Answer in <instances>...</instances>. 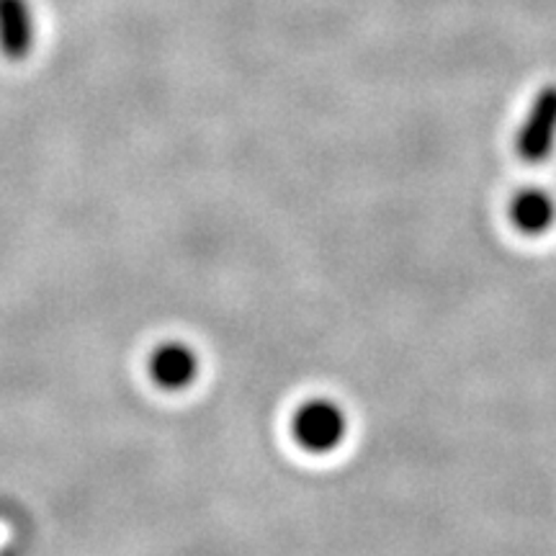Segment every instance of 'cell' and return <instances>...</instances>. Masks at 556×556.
<instances>
[{"instance_id":"obj_1","label":"cell","mask_w":556,"mask_h":556,"mask_svg":"<svg viewBox=\"0 0 556 556\" xmlns=\"http://www.w3.org/2000/svg\"><path fill=\"white\" fill-rule=\"evenodd\" d=\"M351 435V415L332 397H312L291 415V438L312 456H330Z\"/></svg>"},{"instance_id":"obj_2","label":"cell","mask_w":556,"mask_h":556,"mask_svg":"<svg viewBox=\"0 0 556 556\" xmlns=\"http://www.w3.org/2000/svg\"><path fill=\"white\" fill-rule=\"evenodd\" d=\"M556 150V86L533 96L516 135V152L526 163H544Z\"/></svg>"},{"instance_id":"obj_3","label":"cell","mask_w":556,"mask_h":556,"mask_svg":"<svg viewBox=\"0 0 556 556\" xmlns=\"http://www.w3.org/2000/svg\"><path fill=\"white\" fill-rule=\"evenodd\" d=\"M148 377L163 392L178 394L197 384L201 377V356L186 340H163L148 356Z\"/></svg>"},{"instance_id":"obj_4","label":"cell","mask_w":556,"mask_h":556,"mask_svg":"<svg viewBox=\"0 0 556 556\" xmlns=\"http://www.w3.org/2000/svg\"><path fill=\"white\" fill-rule=\"evenodd\" d=\"M507 219L526 238H544L556 225V199L552 191L528 186L507 201Z\"/></svg>"},{"instance_id":"obj_5","label":"cell","mask_w":556,"mask_h":556,"mask_svg":"<svg viewBox=\"0 0 556 556\" xmlns=\"http://www.w3.org/2000/svg\"><path fill=\"white\" fill-rule=\"evenodd\" d=\"M34 11L29 0H0V52L24 60L34 47Z\"/></svg>"}]
</instances>
